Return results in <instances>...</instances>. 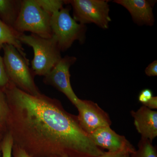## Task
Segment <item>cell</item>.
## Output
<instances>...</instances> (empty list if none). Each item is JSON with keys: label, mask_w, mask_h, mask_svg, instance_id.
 <instances>
[{"label": "cell", "mask_w": 157, "mask_h": 157, "mask_svg": "<svg viewBox=\"0 0 157 157\" xmlns=\"http://www.w3.org/2000/svg\"><path fill=\"white\" fill-rule=\"evenodd\" d=\"M2 90L9 107L7 132L30 157H98L105 152L59 100L30 94L10 81Z\"/></svg>", "instance_id": "obj_1"}, {"label": "cell", "mask_w": 157, "mask_h": 157, "mask_svg": "<svg viewBox=\"0 0 157 157\" xmlns=\"http://www.w3.org/2000/svg\"><path fill=\"white\" fill-rule=\"evenodd\" d=\"M21 43L30 46L34 51L31 62L35 76H46L62 59L60 50L53 37L45 39L31 34H22L18 37Z\"/></svg>", "instance_id": "obj_2"}, {"label": "cell", "mask_w": 157, "mask_h": 157, "mask_svg": "<svg viewBox=\"0 0 157 157\" xmlns=\"http://www.w3.org/2000/svg\"><path fill=\"white\" fill-rule=\"evenodd\" d=\"M5 70L9 81L23 91L33 95L41 94L34 81L33 72L29 67V60L25 59L14 46L2 47Z\"/></svg>", "instance_id": "obj_3"}, {"label": "cell", "mask_w": 157, "mask_h": 157, "mask_svg": "<svg viewBox=\"0 0 157 157\" xmlns=\"http://www.w3.org/2000/svg\"><path fill=\"white\" fill-rule=\"evenodd\" d=\"M51 15L44 11L36 0H22L20 11L13 29L20 34L29 32L42 38L52 36Z\"/></svg>", "instance_id": "obj_4"}, {"label": "cell", "mask_w": 157, "mask_h": 157, "mask_svg": "<svg viewBox=\"0 0 157 157\" xmlns=\"http://www.w3.org/2000/svg\"><path fill=\"white\" fill-rule=\"evenodd\" d=\"M70 7L63 8L54 13L51 18L52 36L61 52L65 51L78 41L83 43L85 39L86 28L76 21L70 15Z\"/></svg>", "instance_id": "obj_5"}, {"label": "cell", "mask_w": 157, "mask_h": 157, "mask_svg": "<svg viewBox=\"0 0 157 157\" xmlns=\"http://www.w3.org/2000/svg\"><path fill=\"white\" fill-rule=\"evenodd\" d=\"M108 1L105 0H70L73 11V19L84 25L94 23L103 29H107L111 21Z\"/></svg>", "instance_id": "obj_6"}, {"label": "cell", "mask_w": 157, "mask_h": 157, "mask_svg": "<svg viewBox=\"0 0 157 157\" xmlns=\"http://www.w3.org/2000/svg\"><path fill=\"white\" fill-rule=\"evenodd\" d=\"M76 60L75 57L69 56L62 58L43 79L44 83L63 93L75 106L80 99L76 95L71 86L70 69Z\"/></svg>", "instance_id": "obj_7"}, {"label": "cell", "mask_w": 157, "mask_h": 157, "mask_svg": "<svg viewBox=\"0 0 157 157\" xmlns=\"http://www.w3.org/2000/svg\"><path fill=\"white\" fill-rule=\"evenodd\" d=\"M75 107L78 109L77 116L79 124L88 135L101 127L111 125L109 115L97 103L79 99Z\"/></svg>", "instance_id": "obj_8"}, {"label": "cell", "mask_w": 157, "mask_h": 157, "mask_svg": "<svg viewBox=\"0 0 157 157\" xmlns=\"http://www.w3.org/2000/svg\"><path fill=\"white\" fill-rule=\"evenodd\" d=\"M89 135L96 146L108 151L126 149L132 154L136 150L124 136L117 134L110 126L101 127Z\"/></svg>", "instance_id": "obj_9"}, {"label": "cell", "mask_w": 157, "mask_h": 157, "mask_svg": "<svg viewBox=\"0 0 157 157\" xmlns=\"http://www.w3.org/2000/svg\"><path fill=\"white\" fill-rule=\"evenodd\" d=\"M131 114L141 138L152 142L157 136V111L143 105L137 111L132 110Z\"/></svg>", "instance_id": "obj_10"}, {"label": "cell", "mask_w": 157, "mask_h": 157, "mask_svg": "<svg viewBox=\"0 0 157 157\" xmlns=\"http://www.w3.org/2000/svg\"><path fill=\"white\" fill-rule=\"evenodd\" d=\"M130 12L134 22L139 25L152 26L155 23L153 7L155 1L147 0H115Z\"/></svg>", "instance_id": "obj_11"}, {"label": "cell", "mask_w": 157, "mask_h": 157, "mask_svg": "<svg viewBox=\"0 0 157 157\" xmlns=\"http://www.w3.org/2000/svg\"><path fill=\"white\" fill-rule=\"evenodd\" d=\"M21 0H0V20L13 29L21 7Z\"/></svg>", "instance_id": "obj_12"}, {"label": "cell", "mask_w": 157, "mask_h": 157, "mask_svg": "<svg viewBox=\"0 0 157 157\" xmlns=\"http://www.w3.org/2000/svg\"><path fill=\"white\" fill-rule=\"evenodd\" d=\"M21 34H22L17 33L0 20V50L5 44L12 45L25 59L29 60L27 58L21 43L18 39V37Z\"/></svg>", "instance_id": "obj_13"}, {"label": "cell", "mask_w": 157, "mask_h": 157, "mask_svg": "<svg viewBox=\"0 0 157 157\" xmlns=\"http://www.w3.org/2000/svg\"><path fill=\"white\" fill-rule=\"evenodd\" d=\"M137 146L138 149L130 155L131 157H157L156 147L148 140L141 137Z\"/></svg>", "instance_id": "obj_14"}, {"label": "cell", "mask_w": 157, "mask_h": 157, "mask_svg": "<svg viewBox=\"0 0 157 157\" xmlns=\"http://www.w3.org/2000/svg\"><path fill=\"white\" fill-rule=\"evenodd\" d=\"M9 113V107L6 95L0 88V131L7 132V124Z\"/></svg>", "instance_id": "obj_15"}, {"label": "cell", "mask_w": 157, "mask_h": 157, "mask_svg": "<svg viewBox=\"0 0 157 157\" xmlns=\"http://www.w3.org/2000/svg\"><path fill=\"white\" fill-rule=\"evenodd\" d=\"M37 3L44 11L52 15L55 12L63 8L65 1L61 0H36Z\"/></svg>", "instance_id": "obj_16"}, {"label": "cell", "mask_w": 157, "mask_h": 157, "mask_svg": "<svg viewBox=\"0 0 157 157\" xmlns=\"http://www.w3.org/2000/svg\"><path fill=\"white\" fill-rule=\"evenodd\" d=\"M13 145L12 136L9 132H6L1 141L2 157H11Z\"/></svg>", "instance_id": "obj_17"}, {"label": "cell", "mask_w": 157, "mask_h": 157, "mask_svg": "<svg viewBox=\"0 0 157 157\" xmlns=\"http://www.w3.org/2000/svg\"><path fill=\"white\" fill-rule=\"evenodd\" d=\"M9 82L6 74L3 58L0 56V88L3 89Z\"/></svg>", "instance_id": "obj_18"}, {"label": "cell", "mask_w": 157, "mask_h": 157, "mask_svg": "<svg viewBox=\"0 0 157 157\" xmlns=\"http://www.w3.org/2000/svg\"><path fill=\"white\" fill-rule=\"evenodd\" d=\"M131 152L128 150L123 149L117 151L104 152L98 157H130Z\"/></svg>", "instance_id": "obj_19"}, {"label": "cell", "mask_w": 157, "mask_h": 157, "mask_svg": "<svg viewBox=\"0 0 157 157\" xmlns=\"http://www.w3.org/2000/svg\"><path fill=\"white\" fill-rule=\"evenodd\" d=\"M152 97L151 91L148 89H146L140 92L138 97V100L142 104H144L147 102Z\"/></svg>", "instance_id": "obj_20"}, {"label": "cell", "mask_w": 157, "mask_h": 157, "mask_svg": "<svg viewBox=\"0 0 157 157\" xmlns=\"http://www.w3.org/2000/svg\"><path fill=\"white\" fill-rule=\"evenodd\" d=\"M145 73L148 76H157V60H155L147 66L145 69Z\"/></svg>", "instance_id": "obj_21"}, {"label": "cell", "mask_w": 157, "mask_h": 157, "mask_svg": "<svg viewBox=\"0 0 157 157\" xmlns=\"http://www.w3.org/2000/svg\"><path fill=\"white\" fill-rule=\"evenodd\" d=\"M12 151L14 157H30L23 150L17 145L13 144Z\"/></svg>", "instance_id": "obj_22"}, {"label": "cell", "mask_w": 157, "mask_h": 157, "mask_svg": "<svg viewBox=\"0 0 157 157\" xmlns=\"http://www.w3.org/2000/svg\"><path fill=\"white\" fill-rule=\"evenodd\" d=\"M144 106L150 109H156L157 108V97H152L147 102L143 104Z\"/></svg>", "instance_id": "obj_23"}, {"label": "cell", "mask_w": 157, "mask_h": 157, "mask_svg": "<svg viewBox=\"0 0 157 157\" xmlns=\"http://www.w3.org/2000/svg\"><path fill=\"white\" fill-rule=\"evenodd\" d=\"M3 137H2V132L0 131V142L2 141V139Z\"/></svg>", "instance_id": "obj_24"}, {"label": "cell", "mask_w": 157, "mask_h": 157, "mask_svg": "<svg viewBox=\"0 0 157 157\" xmlns=\"http://www.w3.org/2000/svg\"><path fill=\"white\" fill-rule=\"evenodd\" d=\"M2 149H1V141L0 142V157H1V155H2Z\"/></svg>", "instance_id": "obj_25"}, {"label": "cell", "mask_w": 157, "mask_h": 157, "mask_svg": "<svg viewBox=\"0 0 157 157\" xmlns=\"http://www.w3.org/2000/svg\"><path fill=\"white\" fill-rule=\"evenodd\" d=\"M53 157H70L69 156H65V155H60V156H54Z\"/></svg>", "instance_id": "obj_26"}]
</instances>
